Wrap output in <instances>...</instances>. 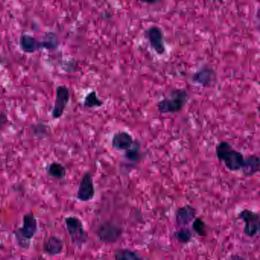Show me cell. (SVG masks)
Instances as JSON below:
<instances>
[{
	"label": "cell",
	"instance_id": "18",
	"mask_svg": "<svg viewBox=\"0 0 260 260\" xmlns=\"http://www.w3.org/2000/svg\"><path fill=\"white\" fill-rule=\"evenodd\" d=\"M47 173L53 179L61 180L67 175V169L63 164L58 162H53L47 167Z\"/></svg>",
	"mask_w": 260,
	"mask_h": 260
},
{
	"label": "cell",
	"instance_id": "8",
	"mask_svg": "<svg viewBox=\"0 0 260 260\" xmlns=\"http://www.w3.org/2000/svg\"><path fill=\"white\" fill-rule=\"evenodd\" d=\"M238 218L244 222L243 232L246 237H254L258 234L260 220L258 213L250 209H243L239 213Z\"/></svg>",
	"mask_w": 260,
	"mask_h": 260
},
{
	"label": "cell",
	"instance_id": "14",
	"mask_svg": "<svg viewBox=\"0 0 260 260\" xmlns=\"http://www.w3.org/2000/svg\"><path fill=\"white\" fill-rule=\"evenodd\" d=\"M64 249V242L57 236H51L43 243V250L47 255L51 256L59 255Z\"/></svg>",
	"mask_w": 260,
	"mask_h": 260
},
{
	"label": "cell",
	"instance_id": "7",
	"mask_svg": "<svg viewBox=\"0 0 260 260\" xmlns=\"http://www.w3.org/2000/svg\"><path fill=\"white\" fill-rule=\"evenodd\" d=\"M190 80L191 83L201 87H213L217 83V73L214 68L205 65L191 74Z\"/></svg>",
	"mask_w": 260,
	"mask_h": 260
},
{
	"label": "cell",
	"instance_id": "5",
	"mask_svg": "<svg viewBox=\"0 0 260 260\" xmlns=\"http://www.w3.org/2000/svg\"><path fill=\"white\" fill-rule=\"evenodd\" d=\"M144 38L148 42L151 49L157 55L162 56L167 52L165 36L162 28L156 25L148 27L144 32Z\"/></svg>",
	"mask_w": 260,
	"mask_h": 260
},
{
	"label": "cell",
	"instance_id": "6",
	"mask_svg": "<svg viewBox=\"0 0 260 260\" xmlns=\"http://www.w3.org/2000/svg\"><path fill=\"white\" fill-rule=\"evenodd\" d=\"M96 234L103 243H116L122 237L123 228L114 222L105 221L99 226Z\"/></svg>",
	"mask_w": 260,
	"mask_h": 260
},
{
	"label": "cell",
	"instance_id": "9",
	"mask_svg": "<svg viewBox=\"0 0 260 260\" xmlns=\"http://www.w3.org/2000/svg\"><path fill=\"white\" fill-rule=\"evenodd\" d=\"M71 100V91L65 86H58L56 88L55 102L51 115L54 119L62 118Z\"/></svg>",
	"mask_w": 260,
	"mask_h": 260
},
{
	"label": "cell",
	"instance_id": "3",
	"mask_svg": "<svg viewBox=\"0 0 260 260\" xmlns=\"http://www.w3.org/2000/svg\"><path fill=\"white\" fill-rule=\"evenodd\" d=\"M39 230L37 217L34 213L24 214L22 225L14 231L15 240L18 246L22 249H28L31 246V240L37 234Z\"/></svg>",
	"mask_w": 260,
	"mask_h": 260
},
{
	"label": "cell",
	"instance_id": "23",
	"mask_svg": "<svg viewBox=\"0 0 260 260\" xmlns=\"http://www.w3.org/2000/svg\"><path fill=\"white\" fill-rule=\"evenodd\" d=\"M192 231L201 237H205L207 235V226L205 222L201 217L194 218L191 225Z\"/></svg>",
	"mask_w": 260,
	"mask_h": 260
},
{
	"label": "cell",
	"instance_id": "22",
	"mask_svg": "<svg viewBox=\"0 0 260 260\" xmlns=\"http://www.w3.org/2000/svg\"><path fill=\"white\" fill-rule=\"evenodd\" d=\"M51 127L45 123H38L32 125L33 135L39 139L48 138L49 136Z\"/></svg>",
	"mask_w": 260,
	"mask_h": 260
},
{
	"label": "cell",
	"instance_id": "1",
	"mask_svg": "<svg viewBox=\"0 0 260 260\" xmlns=\"http://www.w3.org/2000/svg\"><path fill=\"white\" fill-rule=\"evenodd\" d=\"M215 154L217 159L223 164L229 171L241 170L244 162V156L241 152L235 150L228 141H220L216 145Z\"/></svg>",
	"mask_w": 260,
	"mask_h": 260
},
{
	"label": "cell",
	"instance_id": "25",
	"mask_svg": "<svg viewBox=\"0 0 260 260\" xmlns=\"http://www.w3.org/2000/svg\"><path fill=\"white\" fill-rule=\"evenodd\" d=\"M9 122V118L4 112H0V130L4 128Z\"/></svg>",
	"mask_w": 260,
	"mask_h": 260
},
{
	"label": "cell",
	"instance_id": "12",
	"mask_svg": "<svg viewBox=\"0 0 260 260\" xmlns=\"http://www.w3.org/2000/svg\"><path fill=\"white\" fill-rule=\"evenodd\" d=\"M197 210L190 205H184L176 210V221L178 225L185 228L196 218Z\"/></svg>",
	"mask_w": 260,
	"mask_h": 260
},
{
	"label": "cell",
	"instance_id": "19",
	"mask_svg": "<svg viewBox=\"0 0 260 260\" xmlns=\"http://www.w3.org/2000/svg\"><path fill=\"white\" fill-rule=\"evenodd\" d=\"M115 260H144L139 252L127 248L118 249L114 252Z\"/></svg>",
	"mask_w": 260,
	"mask_h": 260
},
{
	"label": "cell",
	"instance_id": "13",
	"mask_svg": "<svg viewBox=\"0 0 260 260\" xmlns=\"http://www.w3.org/2000/svg\"><path fill=\"white\" fill-rule=\"evenodd\" d=\"M19 47L25 54H31L42 49L41 40L28 34L21 35L19 38Z\"/></svg>",
	"mask_w": 260,
	"mask_h": 260
},
{
	"label": "cell",
	"instance_id": "2",
	"mask_svg": "<svg viewBox=\"0 0 260 260\" xmlns=\"http://www.w3.org/2000/svg\"><path fill=\"white\" fill-rule=\"evenodd\" d=\"M188 91L182 88H175L169 92L168 96L157 103V110L161 115L178 113L183 110L188 103Z\"/></svg>",
	"mask_w": 260,
	"mask_h": 260
},
{
	"label": "cell",
	"instance_id": "15",
	"mask_svg": "<svg viewBox=\"0 0 260 260\" xmlns=\"http://www.w3.org/2000/svg\"><path fill=\"white\" fill-rule=\"evenodd\" d=\"M259 157L257 155L251 154L244 157L242 172L245 176L250 177L255 176L259 171Z\"/></svg>",
	"mask_w": 260,
	"mask_h": 260
},
{
	"label": "cell",
	"instance_id": "20",
	"mask_svg": "<svg viewBox=\"0 0 260 260\" xmlns=\"http://www.w3.org/2000/svg\"><path fill=\"white\" fill-rule=\"evenodd\" d=\"M104 106V102L102 101L95 91L92 90L86 95L83 100V106L87 109H94V108H100Z\"/></svg>",
	"mask_w": 260,
	"mask_h": 260
},
{
	"label": "cell",
	"instance_id": "4",
	"mask_svg": "<svg viewBox=\"0 0 260 260\" xmlns=\"http://www.w3.org/2000/svg\"><path fill=\"white\" fill-rule=\"evenodd\" d=\"M64 222L73 244L77 247H82L87 242L88 234L81 219L77 216H68Z\"/></svg>",
	"mask_w": 260,
	"mask_h": 260
},
{
	"label": "cell",
	"instance_id": "24",
	"mask_svg": "<svg viewBox=\"0 0 260 260\" xmlns=\"http://www.w3.org/2000/svg\"><path fill=\"white\" fill-rule=\"evenodd\" d=\"M65 67H68L64 71L65 72H76L77 71V68H78V63L74 60H69V61L67 62Z\"/></svg>",
	"mask_w": 260,
	"mask_h": 260
},
{
	"label": "cell",
	"instance_id": "17",
	"mask_svg": "<svg viewBox=\"0 0 260 260\" xmlns=\"http://www.w3.org/2000/svg\"><path fill=\"white\" fill-rule=\"evenodd\" d=\"M41 42H42V49L49 51H54L57 50L60 44L58 36L53 31L45 33V36L41 40Z\"/></svg>",
	"mask_w": 260,
	"mask_h": 260
},
{
	"label": "cell",
	"instance_id": "21",
	"mask_svg": "<svg viewBox=\"0 0 260 260\" xmlns=\"http://www.w3.org/2000/svg\"><path fill=\"white\" fill-rule=\"evenodd\" d=\"M173 237L179 243L187 244L192 240V233L186 228H182L173 232Z\"/></svg>",
	"mask_w": 260,
	"mask_h": 260
},
{
	"label": "cell",
	"instance_id": "10",
	"mask_svg": "<svg viewBox=\"0 0 260 260\" xmlns=\"http://www.w3.org/2000/svg\"><path fill=\"white\" fill-rule=\"evenodd\" d=\"M95 188L93 178L89 172H86L80 179L77 199L81 202H88L95 197Z\"/></svg>",
	"mask_w": 260,
	"mask_h": 260
},
{
	"label": "cell",
	"instance_id": "26",
	"mask_svg": "<svg viewBox=\"0 0 260 260\" xmlns=\"http://www.w3.org/2000/svg\"><path fill=\"white\" fill-rule=\"evenodd\" d=\"M230 260H246V258H243V257L240 256V255H234V256L231 257L230 258Z\"/></svg>",
	"mask_w": 260,
	"mask_h": 260
},
{
	"label": "cell",
	"instance_id": "16",
	"mask_svg": "<svg viewBox=\"0 0 260 260\" xmlns=\"http://www.w3.org/2000/svg\"><path fill=\"white\" fill-rule=\"evenodd\" d=\"M124 158L131 162H139L144 158L142 144L139 140L135 139L133 146L129 150L124 152Z\"/></svg>",
	"mask_w": 260,
	"mask_h": 260
},
{
	"label": "cell",
	"instance_id": "11",
	"mask_svg": "<svg viewBox=\"0 0 260 260\" xmlns=\"http://www.w3.org/2000/svg\"><path fill=\"white\" fill-rule=\"evenodd\" d=\"M135 138L129 132L119 131L115 132L112 138V147L116 151L125 152L133 146Z\"/></svg>",
	"mask_w": 260,
	"mask_h": 260
}]
</instances>
